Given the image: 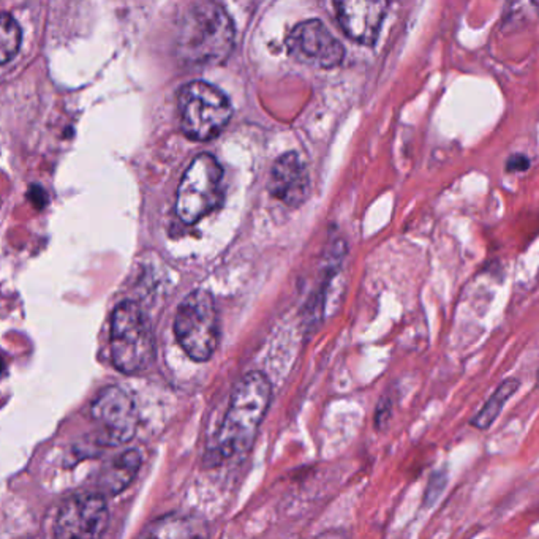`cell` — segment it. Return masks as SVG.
I'll return each instance as SVG.
<instances>
[{"instance_id": "6da1fadb", "label": "cell", "mask_w": 539, "mask_h": 539, "mask_svg": "<svg viewBox=\"0 0 539 539\" xmlns=\"http://www.w3.org/2000/svg\"><path fill=\"white\" fill-rule=\"evenodd\" d=\"M272 402V383L263 372L242 375L230 396L228 408L209 452L217 462L246 456L258 437Z\"/></svg>"}, {"instance_id": "7a4b0ae2", "label": "cell", "mask_w": 539, "mask_h": 539, "mask_svg": "<svg viewBox=\"0 0 539 539\" xmlns=\"http://www.w3.org/2000/svg\"><path fill=\"white\" fill-rule=\"evenodd\" d=\"M234 46V24L216 2L191 3L179 29L177 52L191 65H218Z\"/></svg>"}, {"instance_id": "3957f363", "label": "cell", "mask_w": 539, "mask_h": 539, "mask_svg": "<svg viewBox=\"0 0 539 539\" xmlns=\"http://www.w3.org/2000/svg\"><path fill=\"white\" fill-rule=\"evenodd\" d=\"M177 106L184 135L193 141L218 136L233 114L228 97L204 81L185 84L177 95Z\"/></svg>"}, {"instance_id": "277c9868", "label": "cell", "mask_w": 539, "mask_h": 539, "mask_svg": "<svg viewBox=\"0 0 539 539\" xmlns=\"http://www.w3.org/2000/svg\"><path fill=\"white\" fill-rule=\"evenodd\" d=\"M174 332L193 361L204 362L212 357L218 345V315L211 293L196 289L182 300L174 320Z\"/></svg>"}, {"instance_id": "5b68a950", "label": "cell", "mask_w": 539, "mask_h": 539, "mask_svg": "<svg viewBox=\"0 0 539 539\" xmlns=\"http://www.w3.org/2000/svg\"><path fill=\"white\" fill-rule=\"evenodd\" d=\"M111 355L122 373L147 369L154 357V335L146 315L135 303H122L111 321Z\"/></svg>"}, {"instance_id": "8992f818", "label": "cell", "mask_w": 539, "mask_h": 539, "mask_svg": "<svg viewBox=\"0 0 539 539\" xmlns=\"http://www.w3.org/2000/svg\"><path fill=\"white\" fill-rule=\"evenodd\" d=\"M223 198V170L211 154L195 156L177 188L176 212L184 223L193 225L220 206Z\"/></svg>"}, {"instance_id": "52a82bcc", "label": "cell", "mask_w": 539, "mask_h": 539, "mask_svg": "<svg viewBox=\"0 0 539 539\" xmlns=\"http://www.w3.org/2000/svg\"><path fill=\"white\" fill-rule=\"evenodd\" d=\"M90 413L100 428V440L108 446L130 442L138 428L136 405L130 394L118 386H109L98 394Z\"/></svg>"}, {"instance_id": "ba28073f", "label": "cell", "mask_w": 539, "mask_h": 539, "mask_svg": "<svg viewBox=\"0 0 539 539\" xmlns=\"http://www.w3.org/2000/svg\"><path fill=\"white\" fill-rule=\"evenodd\" d=\"M109 509L100 494L70 498L57 514L56 539H100L108 529Z\"/></svg>"}, {"instance_id": "9c48e42d", "label": "cell", "mask_w": 539, "mask_h": 539, "mask_svg": "<svg viewBox=\"0 0 539 539\" xmlns=\"http://www.w3.org/2000/svg\"><path fill=\"white\" fill-rule=\"evenodd\" d=\"M287 49L298 62L318 68L337 67L345 56L344 46L318 19L294 26L287 37Z\"/></svg>"}, {"instance_id": "30bf717a", "label": "cell", "mask_w": 539, "mask_h": 539, "mask_svg": "<svg viewBox=\"0 0 539 539\" xmlns=\"http://www.w3.org/2000/svg\"><path fill=\"white\" fill-rule=\"evenodd\" d=\"M386 2H367V0H348L335 3L337 19L346 37L361 45L372 46L386 16Z\"/></svg>"}, {"instance_id": "8fae6325", "label": "cell", "mask_w": 539, "mask_h": 539, "mask_svg": "<svg viewBox=\"0 0 539 539\" xmlns=\"http://www.w3.org/2000/svg\"><path fill=\"white\" fill-rule=\"evenodd\" d=\"M269 191L287 206H300L310 191L307 168L296 152H287L275 160L271 170Z\"/></svg>"}, {"instance_id": "7c38bea8", "label": "cell", "mask_w": 539, "mask_h": 539, "mask_svg": "<svg viewBox=\"0 0 539 539\" xmlns=\"http://www.w3.org/2000/svg\"><path fill=\"white\" fill-rule=\"evenodd\" d=\"M209 525L198 515L166 514L143 530L138 539H209Z\"/></svg>"}, {"instance_id": "4fadbf2b", "label": "cell", "mask_w": 539, "mask_h": 539, "mask_svg": "<svg viewBox=\"0 0 539 539\" xmlns=\"http://www.w3.org/2000/svg\"><path fill=\"white\" fill-rule=\"evenodd\" d=\"M139 467H141V454L138 451H127L120 454L104 469L102 476L103 489L111 495L119 494L136 476Z\"/></svg>"}, {"instance_id": "5bb4252c", "label": "cell", "mask_w": 539, "mask_h": 539, "mask_svg": "<svg viewBox=\"0 0 539 539\" xmlns=\"http://www.w3.org/2000/svg\"><path fill=\"white\" fill-rule=\"evenodd\" d=\"M519 389V381L515 378H506L500 386L497 387L495 392L492 394L489 400L484 403V407L481 408L479 413L472 419V426L479 428V431H485L492 426L500 411L503 410L504 405L509 399L514 396V392Z\"/></svg>"}, {"instance_id": "9a60e30c", "label": "cell", "mask_w": 539, "mask_h": 539, "mask_svg": "<svg viewBox=\"0 0 539 539\" xmlns=\"http://www.w3.org/2000/svg\"><path fill=\"white\" fill-rule=\"evenodd\" d=\"M22 43L21 27L8 13H0V63H7L17 54Z\"/></svg>"}, {"instance_id": "2e32d148", "label": "cell", "mask_w": 539, "mask_h": 539, "mask_svg": "<svg viewBox=\"0 0 539 539\" xmlns=\"http://www.w3.org/2000/svg\"><path fill=\"white\" fill-rule=\"evenodd\" d=\"M391 413H392V408H391L389 400H381L378 407H376V411H375V427L378 428V431H381L383 427L387 426Z\"/></svg>"}, {"instance_id": "e0dca14e", "label": "cell", "mask_w": 539, "mask_h": 539, "mask_svg": "<svg viewBox=\"0 0 539 539\" xmlns=\"http://www.w3.org/2000/svg\"><path fill=\"white\" fill-rule=\"evenodd\" d=\"M2 370H3V361L0 359V373H2Z\"/></svg>"}]
</instances>
